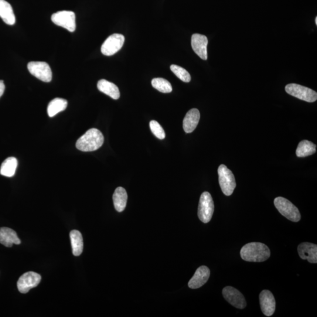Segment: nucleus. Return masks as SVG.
Returning a JSON list of instances; mask_svg holds the SVG:
<instances>
[{
	"label": "nucleus",
	"instance_id": "nucleus-1",
	"mask_svg": "<svg viewBox=\"0 0 317 317\" xmlns=\"http://www.w3.org/2000/svg\"><path fill=\"white\" fill-rule=\"evenodd\" d=\"M271 252L266 245L253 242L242 247L241 257L243 260L249 262H263L270 257Z\"/></svg>",
	"mask_w": 317,
	"mask_h": 317
},
{
	"label": "nucleus",
	"instance_id": "nucleus-2",
	"mask_svg": "<svg viewBox=\"0 0 317 317\" xmlns=\"http://www.w3.org/2000/svg\"><path fill=\"white\" fill-rule=\"evenodd\" d=\"M104 142V137L101 132L92 128L78 139L76 147L81 151L93 152L100 148Z\"/></svg>",
	"mask_w": 317,
	"mask_h": 317
},
{
	"label": "nucleus",
	"instance_id": "nucleus-3",
	"mask_svg": "<svg viewBox=\"0 0 317 317\" xmlns=\"http://www.w3.org/2000/svg\"><path fill=\"white\" fill-rule=\"evenodd\" d=\"M274 205L282 216L293 222H298L301 219V214L298 208L290 201L282 197H276L274 201Z\"/></svg>",
	"mask_w": 317,
	"mask_h": 317
},
{
	"label": "nucleus",
	"instance_id": "nucleus-4",
	"mask_svg": "<svg viewBox=\"0 0 317 317\" xmlns=\"http://www.w3.org/2000/svg\"><path fill=\"white\" fill-rule=\"evenodd\" d=\"M218 175L223 193L227 196L232 195L236 187V180L232 172L226 166L221 165L218 168Z\"/></svg>",
	"mask_w": 317,
	"mask_h": 317
},
{
	"label": "nucleus",
	"instance_id": "nucleus-5",
	"mask_svg": "<svg viewBox=\"0 0 317 317\" xmlns=\"http://www.w3.org/2000/svg\"><path fill=\"white\" fill-rule=\"evenodd\" d=\"M214 210V205L212 197L207 192H204L200 196L198 216L204 223H209L212 218Z\"/></svg>",
	"mask_w": 317,
	"mask_h": 317
},
{
	"label": "nucleus",
	"instance_id": "nucleus-6",
	"mask_svg": "<svg viewBox=\"0 0 317 317\" xmlns=\"http://www.w3.org/2000/svg\"><path fill=\"white\" fill-rule=\"evenodd\" d=\"M286 93L299 100L307 102H313L317 100V93L315 91L307 87L296 84H289L286 85Z\"/></svg>",
	"mask_w": 317,
	"mask_h": 317
},
{
	"label": "nucleus",
	"instance_id": "nucleus-7",
	"mask_svg": "<svg viewBox=\"0 0 317 317\" xmlns=\"http://www.w3.org/2000/svg\"><path fill=\"white\" fill-rule=\"evenodd\" d=\"M51 20L57 26L62 27L70 32H74L76 29V15L73 12H58L51 16Z\"/></svg>",
	"mask_w": 317,
	"mask_h": 317
},
{
	"label": "nucleus",
	"instance_id": "nucleus-8",
	"mask_svg": "<svg viewBox=\"0 0 317 317\" xmlns=\"http://www.w3.org/2000/svg\"><path fill=\"white\" fill-rule=\"evenodd\" d=\"M28 70L31 74L45 83L52 80L53 74L49 64L45 62H30L28 64Z\"/></svg>",
	"mask_w": 317,
	"mask_h": 317
},
{
	"label": "nucleus",
	"instance_id": "nucleus-9",
	"mask_svg": "<svg viewBox=\"0 0 317 317\" xmlns=\"http://www.w3.org/2000/svg\"><path fill=\"white\" fill-rule=\"evenodd\" d=\"M124 42L125 37L122 34H112L102 44L101 52L105 56H113L122 49Z\"/></svg>",
	"mask_w": 317,
	"mask_h": 317
},
{
	"label": "nucleus",
	"instance_id": "nucleus-10",
	"mask_svg": "<svg viewBox=\"0 0 317 317\" xmlns=\"http://www.w3.org/2000/svg\"><path fill=\"white\" fill-rule=\"evenodd\" d=\"M42 280V276L33 271L27 272L20 277L17 287L23 294H26L31 289L35 288Z\"/></svg>",
	"mask_w": 317,
	"mask_h": 317
},
{
	"label": "nucleus",
	"instance_id": "nucleus-11",
	"mask_svg": "<svg viewBox=\"0 0 317 317\" xmlns=\"http://www.w3.org/2000/svg\"><path fill=\"white\" fill-rule=\"evenodd\" d=\"M222 293L225 299L235 307L243 309L246 306L244 295L236 288L228 286L223 288Z\"/></svg>",
	"mask_w": 317,
	"mask_h": 317
},
{
	"label": "nucleus",
	"instance_id": "nucleus-12",
	"mask_svg": "<svg viewBox=\"0 0 317 317\" xmlns=\"http://www.w3.org/2000/svg\"><path fill=\"white\" fill-rule=\"evenodd\" d=\"M260 304L262 313L265 315L270 316L273 315L275 310V299L271 292L265 289L259 296Z\"/></svg>",
	"mask_w": 317,
	"mask_h": 317
},
{
	"label": "nucleus",
	"instance_id": "nucleus-13",
	"mask_svg": "<svg viewBox=\"0 0 317 317\" xmlns=\"http://www.w3.org/2000/svg\"><path fill=\"white\" fill-rule=\"evenodd\" d=\"M191 44L195 53L201 59L207 60V47L208 40L205 36L199 34H195L192 36Z\"/></svg>",
	"mask_w": 317,
	"mask_h": 317
},
{
	"label": "nucleus",
	"instance_id": "nucleus-14",
	"mask_svg": "<svg viewBox=\"0 0 317 317\" xmlns=\"http://www.w3.org/2000/svg\"><path fill=\"white\" fill-rule=\"evenodd\" d=\"M210 275L209 268L206 266H201L197 269L193 277L190 279L188 283L189 288H199L206 283Z\"/></svg>",
	"mask_w": 317,
	"mask_h": 317
},
{
	"label": "nucleus",
	"instance_id": "nucleus-15",
	"mask_svg": "<svg viewBox=\"0 0 317 317\" xmlns=\"http://www.w3.org/2000/svg\"><path fill=\"white\" fill-rule=\"evenodd\" d=\"M299 256L302 260H307L310 263L317 262V245L315 244L308 243H301L298 246Z\"/></svg>",
	"mask_w": 317,
	"mask_h": 317
},
{
	"label": "nucleus",
	"instance_id": "nucleus-16",
	"mask_svg": "<svg viewBox=\"0 0 317 317\" xmlns=\"http://www.w3.org/2000/svg\"><path fill=\"white\" fill-rule=\"evenodd\" d=\"M200 112L197 109H192L186 114L183 119V128L187 134L192 133L196 128L200 120Z\"/></svg>",
	"mask_w": 317,
	"mask_h": 317
},
{
	"label": "nucleus",
	"instance_id": "nucleus-17",
	"mask_svg": "<svg viewBox=\"0 0 317 317\" xmlns=\"http://www.w3.org/2000/svg\"><path fill=\"white\" fill-rule=\"evenodd\" d=\"M0 243L7 247H11L14 244L21 243L16 231L9 227L0 228Z\"/></svg>",
	"mask_w": 317,
	"mask_h": 317
},
{
	"label": "nucleus",
	"instance_id": "nucleus-18",
	"mask_svg": "<svg viewBox=\"0 0 317 317\" xmlns=\"http://www.w3.org/2000/svg\"><path fill=\"white\" fill-rule=\"evenodd\" d=\"M97 87L101 93L108 95L114 100H118L120 97V92L119 88L115 84L105 80H101L98 81Z\"/></svg>",
	"mask_w": 317,
	"mask_h": 317
},
{
	"label": "nucleus",
	"instance_id": "nucleus-19",
	"mask_svg": "<svg viewBox=\"0 0 317 317\" xmlns=\"http://www.w3.org/2000/svg\"><path fill=\"white\" fill-rule=\"evenodd\" d=\"M0 17L7 25L13 26L16 23V17L12 7L5 0H0Z\"/></svg>",
	"mask_w": 317,
	"mask_h": 317
},
{
	"label": "nucleus",
	"instance_id": "nucleus-20",
	"mask_svg": "<svg viewBox=\"0 0 317 317\" xmlns=\"http://www.w3.org/2000/svg\"><path fill=\"white\" fill-rule=\"evenodd\" d=\"M128 195L127 191L122 187L116 189L113 195V201L116 210L122 212L127 206Z\"/></svg>",
	"mask_w": 317,
	"mask_h": 317
},
{
	"label": "nucleus",
	"instance_id": "nucleus-21",
	"mask_svg": "<svg viewBox=\"0 0 317 317\" xmlns=\"http://www.w3.org/2000/svg\"><path fill=\"white\" fill-rule=\"evenodd\" d=\"M70 236L71 245H72L73 253L75 256H79L83 251V236H82L80 231L77 230L71 231Z\"/></svg>",
	"mask_w": 317,
	"mask_h": 317
},
{
	"label": "nucleus",
	"instance_id": "nucleus-22",
	"mask_svg": "<svg viewBox=\"0 0 317 317\" xmlns=\"http://www.w3.org/2000/svg\"><path fill=\"white\" fill-rule=\"evenodd\" d=\"M18 165V161L15 157H10L2 163L0 168V174L2 175L11 178L15 175Z\"/></svg>",
	"mask_w": 317,
	"mask_h": 317
},
{
	"label": "nucleus",
	"instance_id": "nucleus-23",
	"mask_svg": "<svg viewBox=\"0 0 317 317\" xmlns=\"http://www.w3.org/2000/svg\"><path fill=\"white\" fill-rule=\"evenodd\" d=\"M68 102L63 98H57L50 102L48 106L47 112L50 117H53L59 112L66 110Z\"/></svg>",
	"mask_w": 317,
	"mask_h": 317
},
{
	"label": "nucleus",
	"instance_id": "nucleus-24",
	"mask_svg": "<svg viewBox=\"0 0 317 317\" xmlns=\"http://www.w3.org/2000/svg\"><path fill=\"white\" fill-rule=\"evenodd\" d=\"M315 152L316 145L307 140H304L299 143L296 150V155L299 158H304L314 154Z\"/></svg>",
	"mask_w": 317,
	"mask_h": 317
},
{
	"label": "nucleus",
	"instance_id": "nucleus-25",
	"mask_svg": "<svg viewBox=\"0 0 317 317\" xmlns=\"http://www.w3.org/2000/svg\"><path fill=\"white\" fill-rule=\"evenodd\" d=\"M152 87L162 93H170L172 91V85L168 80L162 78H156L152 81Z\"/></svg>",
	"mask_w": 317,
	"mask_h": 317
},
{
	"label": "nucleus",
	"instance_id": "nucleus-26",
	"mask_svg": "<svg viewBox=\"0 0 317 317\" xmlns=\"http://www.w3.org/2000/svg\"><path fill=\"white\" fill-rule=\"evenodd\" d=\"M170 70L175 74V76L179 78L185 83H189L191 81V76L187 71L181 67L176 66V65H172L170 66Z\"/></svg>",
	"mask_w": 317,
	"mask_h": 317
},
{
	"label": "nucleus",
	"instance_id": "nucleus-27",
	"mask_svg": "<svg viewBox=\"0 0 317 317\" xmlns=\"http://www.w3.org/2000/svg\"><path fill=\"white\" fill-rule=\"evenodd\" d=\"M150 128L156 138L159 139H164L165 138V132L161 127V125L156 121H151L149 124Z\"/></svg>",
	"mask_w": 317,
	"mask_h": 317
},
{
	"label": "nucleus",
	"instance_id": "nucleus-28",
	"mask_svg": "<svg viewBox=\"0 0 317 317\" xmlns=\"http://www.w3.org/2000/svg\"><path fill=\"white\" fill-rule=\"evenodd\" d=\"M5 91V85L3 81L0 80V98L2 97Z\"/></svg>",
	"mask_w": 317,
	"mask_h": 317
},
{
	"label": "nucleus",
	"instance_id": "nucleus-29",
	"mask_svg": "<svg viewBox=\"0 0 317 317\" xmlns=\"http://www.w3.org/2000/svg\"><path fill=\"white\" fill-rule=\"evenodd\" d=\"M315 24H316V25H317V17H316L315 18Z\"/></svg>",
	"mask_w": 317,
	"mask_h": 317
}]
</instances>
